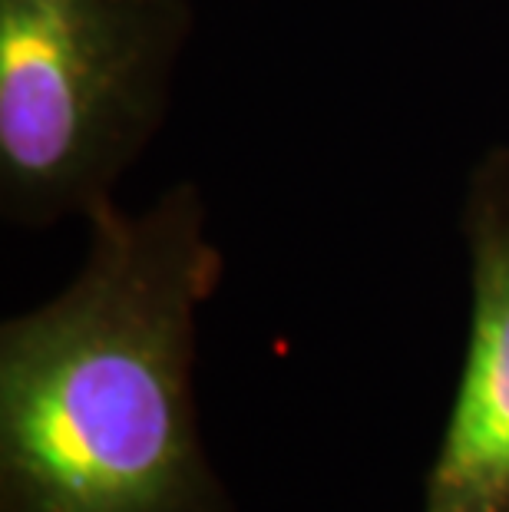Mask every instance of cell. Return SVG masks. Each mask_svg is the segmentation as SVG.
<instances>
[{"label":"cell","mask_w":509,"mask_h":512,"mask_svg":"<svg viewBox=\"0 0 509 512\" xmlns=\"http://www.w3.org/2000/svg\"><path fill=\"white\" fill-rule=\"evenodd\" d=\"M86 225L77 278L0 328V512H232L192 390L225 271L199 185Z\"/></svg>","instance_id":"cell-1"},{"label":"cell","mask_w":509,"mask_h":512,"mask_svg":"<svg viewBox=\"0 0 509 512\" xmlns=\"http://www.w3.org/2000/svg\"><path fill=\"white\" fill-rule=\"evenodd\" d=\"M192 0H0V209L90 215L159 133Z\"/></svg>","instance_id":"cell-2"},{"label":"cell","mask_w":509,"mask_h":512,"mask_svg":"<svg viewBox=\"0 0 509 512\" xmlns=\"http://www.w3.org/2000/svg\"><path fill=\"white\" fill-rule=\"evenodd\" d=\"M467 347L420 512H509V143L473 162L460 205Z\"/></svg>","instance_id":"cell-3"}]
</instances>
